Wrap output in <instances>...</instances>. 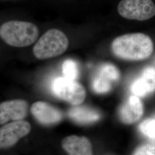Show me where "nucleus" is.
<instances>
[{
  "mask_svg": "<svg viewBox=\"0 0 155 155\" xmlns=\"http://www.w3.org/2000/svg\"><path fill=\"white\" fill-rule=\"evenodd\" d=\"M68 116L74 122L79 124H89L97 121L100 113L93 109L86 106H75L68 111Z\"/></svg>",
  "mask_w": 155,
  "mask_h": 155,
  "instance_id": "nucleus-13",
  "label": "nucleus"
},
{
  "mask_svg": "<svg viewBox=\"0 0 155 155\" xmlns=\"http://www.w3.org/2000/svg\"><path fill=\"white\" fill-rule=\"evenodd\" d=\"M68 39L61 31L52 29L47 31L33 47L35 56L40 60L60 55L68 47Z\"/></svg>",
  "mask_w": 155,
  "mask_h": 155,
  "instance_id": "nucleus-3",
  "label": "nucleus"
},
{
  "mask_svg": "<svg viewBox=\"0 0 155 155\" xmlns=\"http://www.w3.org/2000/svg\"><path fill=\"white\" fill-rule=\"evenodd\" d=\"M31 127L29 122L15 121L5 125L0 128V148L11 147L17 143L31 131Z\"/></svg>",
  "mask_w": 155,
  "mask_h": 155,
  "instance_id": "nucleus-6",
  "label": "nucleus"
},
{
  "mask_svg": "<svg viewBox=\"0 0 155 155\" xmlns=\"http://www.w3.org/2000/svg\"><path fill=\"white\" fill-rule=\"evenodd\" d=\"M118 11L124 18L144 21L155 16V5L152 0H122Z\"/></svg>",
  "mask_w": 155,
  "mask_h": 155,
  "instance_id": "nucleus-5",
  "label": "nucleus"
},
{
  "mask_svg": "<svg viewBox=\"0 0 155 155\" xmlns=\"http://www.w3.org/2000/svg\"><path fill=\"white\" fill-rule=\"evenodd\" d=\"M132 92L139 97H145L155 91V68L148 67L144 68L140 77L133 82Z\"/></svg>",
  "mask_w": 155,
  "mask_h": 155,
  "instance_id": "nucleus-11",
  "label": "nucleus"
},
{
  "mask_svg": "<svg viewBox=\"0 0 155 155\" xmlns=\"http://www.w3.org/2000/svg\"><path fill=\"white\" fill-rule=\"evenodd\" d=\"M39 29L31 22L10 21L0 27V37L7 45L25 47L33 44L39 36Z\"/></svg>",
  "mask_w": 155,
  "mask_h": 155,
  "instance_id": "nucleus-2",
  "label": "nucleus"
},
{
  "mask_svg": "<svg viewBox=\"0 0 155 155\" xmlns=\"http://www.w3.org/2000/svg\"><path fill=\"white\" fill-rule=\"evenodd\" d=\"M51 91L58 98L74 106L82 104L86 95L82 85L64 77L56 78L52 81Z\"/></svg>",
  "mask_w": 155,
  "mask_h": 155,
  "instance_id": "nucleus-4",
  "label": "nucleus"
},
{
  "mask_svg": "<svg viewBox=\"0 0 155 155\" xmlns=\"http://www.w3.org/2000/svg\"><path fill=\"white\" fill-rule=\"evenodd\" d=\"M133 155H155V144H144L139 147Z\"/></svg>",
  "mask_w": 155,
  "mask_h": 155,
  "instance_id": "nucleus-16",
  "label": "nucleus"
},
{
  "mask_svg": "<svg viewBox=\"0 0 155 155\" xmlns=\"http://www.w3.org/2000/svg\"><path fill=\"white\" fill-rule=\"evenodd\" d=\"M139 129L144 136L155 141V118L144 121L140 125Z\"/></svg>",
  "mask_w": 155,
  "mask_h": 155,
  "instance_id": "nucleus-15",
  "label": "nucleus"
},
{
  "mask_svg": "<svg viewBox=\"0 0 155 155\" xmlns=\"http://www.w3.org/2000/svg\"><path fill=\"white\" fill-rule=\"evenodd\" d=\"M31 113L36 120L45 125H52L60 122L63 115L61 111L49 104L38 101L33 103Z\"/></svg>",
  "mask_w": 155,
  "mask_h": 155,
  "instance_id": "nucleus-9",
  "label": "nucleus"
},
{
  "mask_svg": "<svg viewBox=\"0 0 155 155\" xmlns=\"http://www.w3.org/2000/svg\"><path fill=\"white\" fill-rule=\"evenodd\" d=\"M144 113V107L139 97L132 95L119 109L121 121L126 124H132L139 121Z\"/></svg>",
  "mask_w": 155,
  "mask_h": 155,
  "instance_id": "nucleus-10",
  "label": "nucleus"
},
{
  "mask_svg": "<svg viewBox=\"0 0 155 155\" xmlns=\"http://www.w3.org/2000/svg\"><path fill=\"white\" fill-rule=\"evenodd\" d=\"M62 147L68 155H93L91 144L84 136H67L62 141Z\"/></svg>",
  "mask_w": 155,
  "mask_h": 155,
  "instance_id": "nucleus-12",
  "label": "nucleus"
},
{
  "mask_svg": "<svg viewBox=\"0 0 155 155\" xmlns=\"http://www.w3.org/2000/svg\"><path fill=\"white\" fill-rule=\"evenodd\" d=\"M120 71L115 66L110 63L104 64L92 82V89L98 94L107 93L120 80Z\"/></svg>",
  "mask_w": 155,
  "mask_h": 155,
  "instance_id": "nucleus-7",
  "label": "nucleus"
},
{
  "mask_svg": "<svg viewBox=\"0 0 155 155\" xmlns=\"http://www.w3.org/2000/svg\"><path fill=\"white\" fill-rule=\"evenodd\" d=\"M62 72L64 77L75 81L79 77V68L77 63L72 59H67L63 63Z\"/></svg>",
  "mask_w": 155,
  "mask_h": 155,
  "instance_id": "nucleus-14",
  "label": "nucleus"
},
{
  "mask_svg": "<svg viewBox=\"0 0 155 155\" xmlns=\"http://www.w3.org/2000/svg\"><path fill=\"white\" fill-rule=\"evenodd\" d=\"M111 51L114 55L124 60L141 61L151 55L153 44L150 36L144 33L127 34L114 40Z\"/></svg>",
  "mask_w": 155,
  "mask_h": 155,
  "instance_id": "nucleus-1",
  "label": "nucleus"
},
{
  "mask_svg": "<svg viewBox=\"0 0 155 155\" xmlns=\"http://www.w3.org/2000/svg\"><path fill=\"white\" fill-rule=\"evenodd\" d=\"M28 102L22 100H11L0 104V124L12 120H22L28 113Z\"/></svg>",
  "mask_w": 155,
  "mask_h": 155,
  "instance_id": "nucleus-8",
  "label": "nucleus"
}]
</instances>
